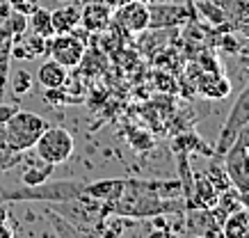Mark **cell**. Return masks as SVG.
I'll list each match as a JSON object with an SVG mask.
<instances>
[{
    "label": "cell",
    "instance_id": "ac0fdd59",
    "mask_svg": "<svg viewBox=\"0 0 249 238\" xmlns=\"http://www.w3.org/2000/svg\"><path fill=\"white\" fill-rule=\"evenodd\" d=\"M217 211H222L224 215L233 213V211H240V190L238 188H227V190H219L217 192V204H215Z\"/></svg>",
    "mask_w": 249,
    "mask_h": 238
},
{
    "label": "cell",
    "instance_id": "484cf974",
    "mask_svg": "<svg viewBox=\"0 0 249 238\" xmlns=\"http://www.w3.org/2000/svg\"><path fill=\"white\" fill-rule=\"evenodd\" d=\"M7 222H9V213H7V208H5V204H0V238L14 236V229Z\"/></svg>",
    "mask_w": 249,
    "mask_h": 238
},
{
    "label": "cell",
    "instance_id": "4316f807",
    "mask_svg": "<svg viewBox=\"0 0 249 238\" xmlns=\"http://www.w3.org/2000/svg\"><path fill=\"white\" fill-rule=\"evenodd\" d=\"M16 110H18V106H12V103H2V101H0V126H5V124L16 115Z\"/></svg>",
    "mask_w": 249,
    "mask_h": 238
},
{
    "label": "cell",
    "instance_id": "4fadbf2b",
    "mask_svg": "<svg viewBox=\"0 0 249 238\" xmlns=\"http://www.w3.org/2000/svg\"><path fill=\"white\" fill-rule=\"evenodd\" d=\"M51 23H53V32L55 35H67L73 32L80 25V9L76 5H64L60 9L51 12Z\"/></svg>",
    "mask_w": 249,
    "mask_h": 238
},
{
    "label": "cell",
    "instance_id": "5bb4252c",
    "mask_svg": "<svg viewBox=\"0 0 249 238\" xmlns=\"http://www.w3.org/2000/svg\"><path fill=\"white\" fill-rule=\"evenodd\" d=\"M69 78V69L62 67L60 62L55 60H46L37 71V80L39 85H44L46 90H55V87H64Z\"/></svg>",
    "mask_w": 249,
    "mask_h": 238
},
{
    "label": "cell",
    "instance_id": "6da1fadb",
    "mask_svg": "<svg viewBox=\"0 0 249 238\" xmlns=\"http://www.w3.org/2000/svg\"><path fill=\"white\" fill-rule=\"evenodd\" d=\"M185 200L174 197L165 200L153 190V181H135L130 179L124 183V192L119 200L114 201L112 213L117 218H153V215H169V213H183L185 211Z\"/></svg>",
    "mask_w": 249,
    "mask_h": 238
},
{
    "label": "cell",
    "instance_id": "8fae6325",
    "mask_svg": "<svg viewBox=\"0 0 249 238\" xmlns=\"http://www.w3.org/2000/svg\"><path fill=\"white\" fill-rule=\"evenodd\" d=\"M217 204V190L208 181V177H195L192 179V192L188 197V208H213Z\"/></svg>",
    "mask_w": 249,
    "mask_h": 238
},
{
    "label": "cell",
    "instance_id": "83f0119b",
    "mask_svg": "<svg viewBox=\"0 0 249 238\" xmlns=\"http://www.w3.org/2000/svg\"><path fill=\"white\" fill-rule=\"evenodd\" d=\"M238 57H240L242 67H247V69H249V41L240 44V48H238Z\"/></svg>",
    "mask_w": 249,
    "mask_h": 238
},
{
    "label": "cell",
    "instance_id": "277c9868",
    "mask_svg": "<svg viewBox=\"0 0 249 238\" xmlns=\"http://www.w3.org/2000/svg\"><path fill=\"white\" fill-rule=\"evenodd\" d=\"M87 44L78 37L76 32H67V35H53L48 39V57L55 62H60L67 69H76L80 67V62L85 57Z\"/></svg>",
    "mask_w": 249,
    "mask_h": 238
},
{
    "label": "cell",
    "instance_id": "cb8c5ba5",
    "mask_svg": "<svg viewBox=\"0 0 249 238\" xmlns=\"http://www.w3.org/2000/svg\"><path fill=\"white\" fill-rule=\"evenodd\" d=\"M9 5H12L14 12H21V14H25V16H30L32 12L39 7L37 0H9Z\"/></svg>",
    "mask_w": 249,
    "mask_h": 238
},
{
    "label": "cell",
    "instance_id": "30bf717a",
    "mask_svg": "<svg viewBox=\"0 0 249 238\" xmlns=\"http://www.w3.org/2000/svg\"><path fill=\"white\" fill-rule=\"evenodd\" d=\"M124 179H103V181H91V183L83 185V192L89 195L94 200H98L103 206H106L107 215L112 213L114 201L119 200V195L124 192Z\"/></svg>",
    "mask_w": 249,
    "mask_h": 238
},
{
    "label": "cell",
    "instance_id": "9a60e30c",
    "mask_svg": "<svg viewBox=\"0 0 249 238\" xmlns=\"http://www.w3.org/2000/svg\"><path fill=\"white\" fill-rule=\"evenodd\" d=\"M55 165H51V163L41 161L37 154H35V158H32L30 163H28V167L23 169L21 174V183L23 185H37V183H44L46 179H51V174H53Z\"/></svg>",
    "mask_w": 249,
    "mask_h": 238
},
{
    "label": "cell",
    "instance_id": "44dd1931",
    "mask_svg": "<svg viewBox=\"0 0 249 238\" xmlns=\"http://www.w3.org/2000/svg\"><path fill=\"white\" fill-rule=\"evenodd\" d=\"M32 73L25 69H18L14 71V76H12V92L16 94V96H23V94H28L32 90Z\"/></svg>",
    "mask_w": 249,
    "mask_h": 238
},
{
    "label": "cell",
    "instance_id": "f546056e",
    "mask_svg": "<svg viewBox=\"0 0 249 238\" xmlns=\"http://www.w3.org/2000/svg\"><path fill=\"white\" fill-rule=\"evenodd\" d=\"M103 2H107V5H110L112 9H117V7H121L124 2H128V0H103Z\"/></svg>",
    "mask_w": 249,
    "mask_h": 238
},
{
    "label": "cell",
    "instance_id": "3957f363",
    "mask_svg": "<svg viewBox=\"0 0 249 238\" xmlns=\"http://www.w3.org/2000/svg\"><path fill=\"white\" fill-rule=\"evenodd\" d=\"M35 154L41 158V161L51 163V165H60V163L69 161L73 149H76V142H73V135L62 128V126H48L39 140L35 142Z\"/></svg>",
    "mask_w": 249,
    "mask_h": 238
},
{
    "label": "cell",
    "instance_id": "ba28073f",
    "mask_svg": "<svg viewBox=\"0 0 249 238\" xmlns=\"http://www.w3.org/2000/svg\"><path fill=\"white\" fill-rule=\"evenodd\" d=\"M112 18L121 30L130 32V35L149 30V2L128 0L121 7H117V16H112Z\"/></svg>",
    "mask_w": 249,
    "mask_h": 238
},
{
    "label": "cell",
    "instance_id": "f1b7e54d",
    "mask_svg": "<svg viewBox=\"0 0 249 238\" xmlns=\"http://www.w3.org/2000/svg\"><path fill=\"white\" fill-rule=\"evenodd\" d=\"M240 206L249 211V190H240Z\"/></svg>",
    "mask_w": 249,
    "mask_h": 238
},
{
    "label": "cell",
    "instance_id": "603a6c76",
    "mask_svg": "<svg viewBox=\"0 0 249 238\" xmlns=\"http://www.w3.org/2000/svg\"><path fill=\"white\" fill-rule=\"evenodd\" d=\"M199 9L204 12V16H208L213 23H224L227 21V14H224V9L217 5H213V2H208V0H204V2H199Z\"/></svg>",
    "mask_w": 249,
    "mask_h": 238
},
{
    "label": "cell",
    "instance_id": "7402d4cb",
    "mask_svg": "<svg viewBox=\"0 0 249 238\" xmlns=\"http://www.w3.org/2000/svg\"><path fill=\"white\" fill-rule=\"evenodd\" d=\"M5 23L9 25V30L14 35V41H18V39L28 32V16L21 14V12H14V9H12V14L5 18Z\"/></svg>",
    "mask_w": 249,
    "mask_h": 238
},
{
    "label": "cell",
    "instance_id": "1f68e13d",
    "mask_svg": "<svg viewBox=\"0 0 249 238\" xmlns=\"http://www.w3.org/2000/svg\"><path fill=\"white\" fill-rule=\"evenodd\" d=\"M0 2H9V0H0Z\"/></svg>",
    "mask_w": 249,
    "mask_h": 238
},
{
    "label": "cell",
    "instance_id": "2e32d148",
    "mask_svg": "<svg viewBox=\"0 0 249 238\" xmlns=\"http://www.w3.org/2000/svg\"><path fill=\"white\" fill-rule=\"evenodd\" d=\"M247 220H249V211H245V208L229 213L227 218H224V224H222V236L247 238Z\"/></svg>",
    "mask_w": 249,
    "mask_h": 238
},
{
    "label": "cell",
    "instance_id": "d6986e66",
    "mask_svg": "<svg viewBox=\"0 0 249 238\" xmlns=\"http://www.w3.org/2000/svg\"><path fill=\"white\" fill-rule=\"evenodd\" d=\"M208 181H211L213 185H215V190H227V188H231V181H229V174L227 169L222 167V165H217V161H211V165H208Z\"/></svg>",
    "mask_w": 249,
    "mask_h": 238
},
{
    "label": "cell",
    "instance_id": "e0dca14e",
    "mask_svg": "<svg viewBox=\"0 0 249 238\" xmlns=\"http://www.w3.org/2000/svg\"><path fill=\"white\" fill-rule=\"evenodd\" d=\"M28 30L37 32V35H41V37H46V39L53 37L55 32H53V23H51V12L44 7L35 9V12L28 16Z\"/></svg>",
    "mask_w": 249,
    "mask_h": 238
},
{
    "label": "cell",
    "instance_id": "4dcf8cb0",
    "mask_svg": "<svg viewBox=\"0 0 249 238\" xmlns=\"http://www.w3.org/2000/svg\"><path fill=\"white\" fill-rule=\"evenodd\" d=\"M247 238H249V220H247Z\"/></svg>",
    "mask_w": 249,
    "mask_h": 238
},
{
    "label": "cell",
    "instance_id": "52a82bcc",
    "mask_svg": "<svg viewBox=\"0 0 249 238\" xmlns=\"http://www.w3.org/2000/svg\"><path fill=\"white\" fill-rule=\"evenodd\" d=\"M224 169L233 188L249 190V146L233 140V145L224 151Z\"/></svg>",
    "mask_w": 249,
    "mask_h": 238
},
{
    "label": "cell",
    "instance_id": "7a4b0ae2",
    "mask_svg": "<svg viewBox=\"0 0 249 238\" xmlns=\"http://www.w3.org/2000/svg\"><path fill=\"white\" fill-rule=\"evenodd\" d=\"M48 126H51V124L46 122L41 115L18 108L16 115L12 117L2 128H5V138H7V145L12 146V151L25 154V151H30L32 146H35L39 135H41Z\"/></svg>",
    "mask_w": 249,
    "mask_h": 238
},
{
    "label": "cell",
    "instance_id": "d4e9b609",
    "mask_svg": "<svg viewBox=\"0 0 249 238\" xmlns=\"http://www.w3.org/2000/svg\"><path fill=\"white\" fill-rule=\"evenodd\" d=\"M156 85H158L162 92H176V80H174L172 76H167V73H162V71H158L156 73Z\"/></svg>",
    "mask_w": 249,
    "mask_h": 238
},
{
    "label": "cell",
    "instance_id": "ffe728a7",
    "mask_svg": "<svg viewBox=\"0 0 249 238\" xmlns=\"http://www.w3.org/2000/svg\"><path fill=\"white\" fill-rule=\"evenodd\" d=\"M18 156L16 151H12V146L7 145V138H5V128L0 126V172H5L18 161Z\"/></svg>",
    "mask_w": 249,
    "mask_h": 238
},
{
    "label": "cell",
    "instance_id": "7c38bea8",
    "mask_svg": "<svg viewBox=\"0 0 249 238\" xmlns=\"http://www.w3.org/2000/svg\"><path fill=\"white\" fill-rule=\"evenodd\" d=\"M12 44H14V35L9 30V25L2 21L0 23V101L7 87L9 78V62H12Z\"/></svg>",
    "mask_w": 249,
    "mask_h": 238
},
{
    "label": "cell",
    "instance_id": "9c48e42d",
    "mask_svg": "<svg viewBox=\"0 0 249 238\" xmlns=\"http://www.w3.org/2000/svg\"><path fill=\"white\" fill-rule=\"evenodd\" d=\"M112 12L114 9L103 2V0H94V2H87L83 9H80V25H83L85 32H106L110 25H112Z\"/></svg>",
    "mask_w": 249,
    "mask_h": 238
},
{
    "label": "cell",
    "instance_id": "5b68a950",
    "mask_svg": "<svg viewBox=\"0 0 249 238\" xmlns=\"http://www.w3.org/2000/svg\"><path fill=\"white\" fill-rule=\"evenodd\" d=\"M192 18H195L192 9L185 5L165 2V0L149 2V30H172V28H178Z\"/></svg>",
    "mask_w": 249,
    "mask_h": 238
},
{
    "label": "cell",
    "instance_id": "8992f818",
    "mask_svg": "<svg viewBox=\"0 0 249 238\" xmlns=\"http://www.w3.org/2000/svg\"><path fill=\"white\" fill-rule=\"evenodd\" d=\"M247 122H249V85L240 92V96L235 99L233 108L229 110V117H227V122H224V126H222L217 146H215V154L224 156V151L233 145V140H235V135H238V131H240Z\"/></svg>",
    "mask_w": 249,
    "mask_h": 238
}]
</instances>
